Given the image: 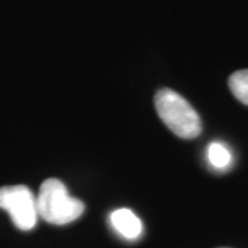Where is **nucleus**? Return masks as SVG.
Returning <instances> with one entry per match:
<instances>
[{
	"mask_svg": "<svg viewBox=\"0 0 248 248\" xmlns=\"http://www.w3.org/2000/svg\"><path fill=\"white\" fill-rule=\"evenodd\" d=\"M206 157L209 166L216 171H226L233 163V154L224 142L213 141L207 147Z\"/></svg>",
	"mask_w": 248,
	"mask_h": 248,
	"instance_id": "nucleus-5",
	"label": "nucleus"
},
{
	"mask_svg": "<svg viewBox=\"0 0 248 248\" xmlns=\"http://www.w3.org/2000/svg\"><path fill=\"white\" fill-rule=\"evenodd\" d=\"M0 208L9 214L14 225L22 231L32 230L38 221L37 198L24 185L0 187Z\"/></svg>",
	"mask_w": 248,
	"mask_h": 248,
	"instance_id": "nucleus-3",
	"label": "nucleus"
},
{
	"mask_svg": "<svg viewBox=\"0 0 248 248\" xmlns=\"http://www.w3.org/2000/svg\"><path fill=\"white\" fill-rule=\"evenodd\" d=\"M155 108L160 119L178 137L197 138L201 132V120L190 102L171 89H161L155 95Z\"/></svg>",
	"mask_w": 248,
	"mask_h": 248,
	"instance_id": "nucleus-2",
	"label": "nucleus"
},
{
	"mask_svg": "<svg viewBox=\"0 0 248 248\" xmlns=\"http://www.w3.org/2000/svg\"><path fill=\"white\" fill-rule=\"evenodd\" d=\"M36 198L39 217L49 224H69L82 216L85 209L84 203L71 197L66 185L57 178L43 182Z\"/></svg>",
	"mask_w": 248,
	"mask_h": 248,
	"instance_id": "nucleus-1",
	"label": "nucleus"
},
{
	"mask_svg": "<svg viewBox=\"0 0 248 248\" xmlns=\"http://www.w3.org/2000/svg\"><path fill=\"white\" fill-rule=\"evenodd\" d=\"M229 86L238 100L248 105V69H241L232 74L229 78Z\"/></svg>",
	"mask_w": 248,
	"mask_h": 248,
	"instance_id": "nucleus-6",
	"label": "nucleus"
},
{
	"mask_svg": "<svg viewBox=\"0 0 248 248\" xmlns=\"http://www.w3.org/2000/svg\"><path fill=\"white\" fill-rule=\"evenodd\" d=\"M110 228L123 239L136 241L142 235L144 225L141 219L129 208L113 210L109 215Z\"/></svg>",
	"mask_w": 248,
	"mask_h": 248,
	"instance_id": "nucleus-4",
	"label": "nucleus"
}]
</instances>
